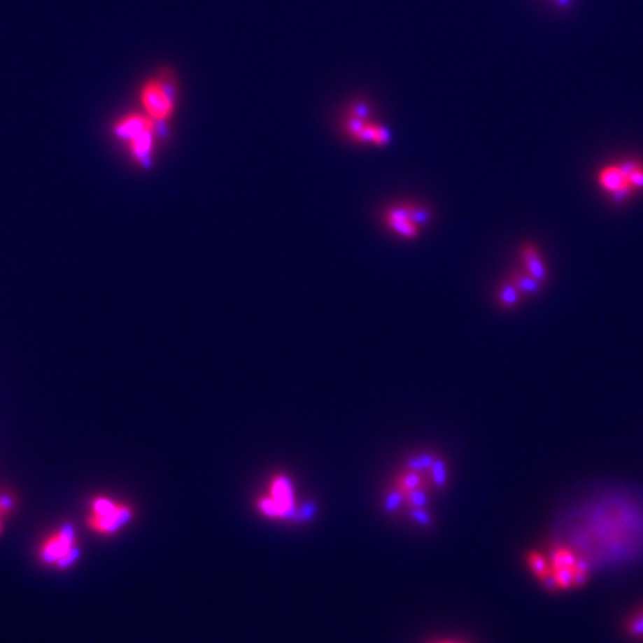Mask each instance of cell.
I'll return each mask as SVG.
<instances>
[{
    "label": "cell",
    "mask_w": 643,
    "mask_h": 643,
    "mask_svg": "<svg viewBox=\"0 0 643 643\" xmlns=\"http://www.w3.org/2000/svg\"><path fill=\"white\" fill-rule=\"evenodd\" d=\"M520 261L521 268H524L530 276H533L541 285H546L548 282V268L545 261L541 256L539 248L535 243H523L520 246Z\"/></svg>",
    "instance_id": "9"
},
{
    "label": "cell",
    "mask_w": 643,
    "mask_h": 643,
    "mask_svg": "<svg viewBox=\"0 0 643 643\" xmlns=\"http://www.w3.org/2000/svg\"><path fill=\"white\" fill-rule=\"evenodd\" d=\"M572 2H574V0H553V3L556 5V8L558 9H566L572 5Z\"/></svg>",
    "instance_id": "17"
},
{
    "label": "cell",
    "mask_w": 643,
    "mask_h": 643,
    "mask_svg": "<svg viewBox=\"0 0 643 643\" xmlns=\"http://www.w3.org/2000/svg\"><path fill=\"white\" fill-rule=\"evenodd\" d=\"M258 509L264 516L270 518L283 520L290 517L295 511L294 487L285 475H276L270 486L268 493L262 495L258 500Z\"/></svg>",
    "instance_id": "3"
},
{
    "label": "cell",
    "mask_w": 643,
    "mask_h": 643,
    "mask_svg": "<svg viewBox=\"0 0 643 643\" xmlns=\"http://www.w3.org/2000/svg\"><path fill=\"white\" fill-rule=\"evenodd\" d=\"M525 563H528L529 570L537 578L542 579L545 575H548L549 572L553 570L551 563H549L548 556L539 553V551H530L525 556Z\"/></svg>",
    "instance_id": "13"
},
{
    "label": "cell",
    "mask_w": 643,
    "mask_h": 643,
    "mask_svg": "<svg viewBox=\"0 0 643 643\" xmlns=\"http://www.w3.org/2000/svg\"><path fill=\"white\" fill-rule=\"evenodd\" d=\"M3 532V523H2V518H0V533Z\"/></svg>",
    "instance_id": "19"
},
{
    "label": "cell",
    "mask_w": 643,
    "mask_h": 643,
    "mask_svg": "<svg viewBox=\"0 0 643 643\" xmlns=\"http://www.w3.org/2000/svg\"><path fill=\"white\" fill-rule=\"evenodd\" d=\"M507 278L509 280V282L514 286L517 288V290L523 295V298L535 297L544 289V285H541L539 282H537V280L533 276H530L521 267L514 268V270H511L509 274L507 276Z\"/></svg>",
    "instance_id": "10"
},
{
    "label": "cell",
    "mask_w": 643,
    "mask_h": 643,
    "mask_svg": "<svg viewBox=\"0 0 643 643\" xmlns=\"http://www.w3.org/2000/svg\"><path fill=\"white\" fill-rule=\"evenodd\" d=\"M430 212L416 204L405 203L401 206H393L386 212V225L389 229L402 239L418 237L422 227L429 220Z\"/></svg>",
    "instance_id": "4"
},
{
    "label": "cell",
    "mask_w": 643,
    "mask_h": 643,
    "mask_svg": "<svg viewBox=\"0 0 643 643\" xmlns=\"http://www.w3.org/2000/svg\"><path fill=\"white\" fill-rule=\"evenodd\" d=\"M595 183H598L599 190L603 194L609 197L611 203L616 207L623 206L630 198L635 197L633 190L628 185L626 173L623 171L621 166L618 164V161L599 169L598 173H595Z\"/></svg>",
    "instance_id": "5"
},
{
    "label": "cell",
    "mask_w": 643,
    "mask_h": 643,
    "mask_svg": "<svg viewBox=\"0 0 643 643\" xmlns=\"http://www.w3.org/2000/svg\"><path fill=\"white\" fill-rule=\"evenodd\" d=\"M17 496L14 492H10V490H0V507H2L3 509V514H5V517H8L10 512H14L15 508H17Z\"/></svg>",
    "instance_id": "16"
},
{
    "label": "cell",
    "mask_w": 643,
    "mask_h": 643,
    "mask_svg": "<svg viewBox=\"0 0 643 643\" xmlns=\"http://www.w3.org/2000/svg\"><path fill=\"white\" fill-rule=\"evenodd\" d=\"M178 87L170 75L149 79L140 91L145 115L157 122H164L173 115L178 101Z\"/></svg>",
    "instance_id": "2"
},
{
    "label": "cell",
    "mask_w": 643,
    "mask_h": 643,
    "mask_svg": "<svg viewBox=\"0 0 643 643\" xmlns=\"http://www.w3.org/2000/svg\"><path fill=\"white\" fill-rule=\"evenodd\" d=\"M435 643H462V642H455V640H441V642H435Z\"/></svg>",
    "instance_id": "18"
},
{
    "label": "cell",
    "mask_w": 643,
    "mask_h": 643,
    "mask_svg": "<svg viewBox=\"0 0 643 643\" xmlns=\"http://www.w3.org/2000/svg\"><path fill=\"white\" fill-rule=\"evenodd\" d=\"M624 631L630 639L643 642V606L637 607V609L631 612V615L626 619Z\"/></svg>",
    "instance_id": "14"
},
{
    "label": "cell",
    "mask_w": 643,
    "mask_h": 643,
    "mask_svg": "<svg viewBox=\"0 0 643 643\" xmlns=\"http://www.w3.org/2000/svg\"><path fill=\"white\" fill-rule=\"evenodd\" d=\"M80 554H83V549H80V545L76 542V544H73L72 546H70L69 551L60 560L57 561V563L54 565V567L58 569V570H67L72 566H75L76 561L80 558Z\"/></svg>",
    "instance_id": "15"
},
{
    "label": "cell",
    "mask_w": 643,
    "mask_h": 643,
    "mask_svg": "<svg viewBox=\"0 0 643 643\" xmlns=\"http://www.w3.org/2000/svg\"><path fill=\"white\" fill-rule=\"evenodd\" d=\"M521 299H523V295L517 290V288L514 286L505 277L504 282H502L496 289L497 306L502 310H514L520 306Z\"/></svg>",
    "instance_id": "12"
},
{
    "label": "cell",
    "mask_w": 643,
    "mask_h": 643,
    "mask_svg": "<svg viewBox=\"0 0 643 643\" xmlns=\"http://www.w3.org/2000/svg\"><path fill=\"white\" fill-rule=\"evenodd\" d=\"M76 542L75 525L72 523H63L54 533L46 536L39 548V558L43 565L54 566Z\"/></svg>",
    "instance_id": "6"
},
{
    "label": "cell",
    "mask_w": 643,
    "mask_h": 643,
    "mask_svg": "<svg viewBox=\"0 0 643 643\" xmlns=\"http://www.w3.org/2000/svg\"><path fill=\"white\" fill-rule=\"evenodd\" d=\"M618 164L621 166L623 171L628 179L630 188L635 194L643 191V160L639 157H626L618 160Z\"/></svg>",
    "instance_id": "11"
},
{
    "label": "cell",
    "mask_w": 643,
    "mask_h": 643,
    "mask_svg": "<svg viewBox=\"0 0 643 643\" xmlns=\"http://www.w3.org/2000/svg\"><path fill=\"white\" fill-rule=\"evenodd\" d=\"M134 518V509L132 505L121 504L118 502L116 507L104 516H94L90 514L87 517L88 528L103 536H113L121 532L127 524H130Z\"/></svg>",
    "instance_id": "8"
},
{
    "label": "cell",
    "mask_w": 643,
    "mask_h": 643,
    "mask_svg": "<svg viewBox=\"0 0 643 643\" xmlns=\"http://www.w3.org/2000/svg\"><path fill=\"white\" fill-rule=\"evenodd\" d=\"M113 133L128 146L133 158L148 166L155 154L158 140V122L145 113H128L116 121Z\"/></svg>",
    "instance_id": "1"
},
{
    "label": "cell",
    "mask_w": 643,
    "mask_h": 643,
    "mask_svg": "<svg viewBox=\"0 0 643 643\" xmlns=\"http://www.w3.org/2000/svg\"><path fill=\"white\" fill-rule=\"evenodd\" d=\"M362 106H355V109L348 113L346 121V132L356 142L362 143H374L384 145L388 143L389 133L388 130L376 122L368 121L364 115L360 113Z\"/></svg>",
    "instance_id": "7"
}]
</instances>
